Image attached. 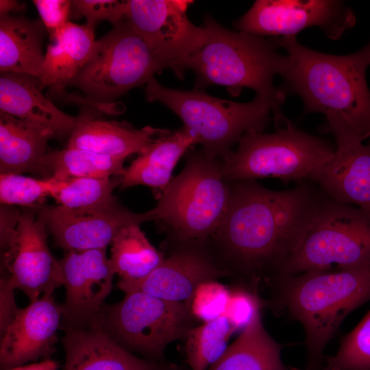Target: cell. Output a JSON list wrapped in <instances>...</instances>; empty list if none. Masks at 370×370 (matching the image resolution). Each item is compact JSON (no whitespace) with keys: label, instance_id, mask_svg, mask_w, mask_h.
I'll return each mask as SVG.
<instances>
[{"label":"cell","instance_id":"1","mask_svg":"<svg viewBox=\"0 0 370 370\" xmlns=\"http://www.w3.org/2000/svg\"><path fill=\"white\" fill-rule=\"evenodd\" d=\"M321 190L305 181L274 190L255 180L232 182L230 203L208 241L230 276L271 283L306 234Z\"/></svg>","mask_w":370,"mask_h":370},{"label":"cell","instance_id":"2","mask_svg":"<svg viewBox=\"0 0 370 370\" xmlns=\"http://www.w3.org/2000/svg\"><path fill=\"white\" fill-rule=\"evenodd\" d=\"M275 38L286 52L280 74L284 90L301 98L305 114L325 116L321 130L334 136L336 150L351 149L370 138V42L354 53L335 56L308 49L296 36Z\"/></svg>","mask_w":370,"mask_h":370},{"label":"cell","instance_id":"3","mask_svg":"<svg viewBox=\"0 0 370 370\" xmlns=\"http://www.w3.org/2000/svg\"><path fill=\"white\" fill-rule=\"evenodd\" d=\"M271 284L273 296L264 305L286 312L305 330L307 358L302 370H323L325 346L344 319L370 300V266L310 271L279 278Z\"/></svg>","mask_w":370,"mask_h":370},{"label":"cell","instance_id":"4","mask_svg":"<svg viewBox=\"0 0 370 370\" xmlns=\"http://www.w3.org/2000/svg\"><path fill=\"white\" fill-rule=\"evenodd\" d=\"M145 99L158 101L173 111L197 138L206 154L226 160L232 146L245 134L262 132L271 114L282 117L281 106L286 92L258 95L247 103L214 97L203 90H182L166 88L154 77L145 85Z\"/></svg>","mask_w":370,"mask_h":370},{"label":"cell","instance_id":"5","mask_svg":"<svg viewBox=\"0 0 370 370\" xmlns=\"http://www.w3.org/2000/svg\"><path fill=\"white\" fill-rule=\"evenodd\" d=\"M204 39L188 60L186 69L196 75L195 88L225 86L234 97L244 88L256 95L274 97L284 92L273 86L285 58L278 52L275 37L267 39L229 30L210 16L204 18Z\"/></svg>","mask_w":370,"mask_h":370},{"label":"cell","instance_id":"6","mask_svg":"<svg viewBox=\"0 0 370 370\" xmlns=\"http://www.w3.org/2000/svg\"><path fill=\"white\" fill-rule=\"evenodd\" d=\"M223 160L201 150L188 153L186 164L162 192L151 221L172 241H208L227 211L232 182L223 176Z\"/></svg>","mask_w":370,"mask_h":370},{"label":"cell","instance_id":"7","mask_svg":"<svg viewBox=\"0 0 370 370\" xmlns=\"http://www.w3.org/2000/svg\"><path fill=\"white\" fill-rule=\"evenodd\" d=\"M367 266H370V211L337 201L321 190L306 234L271 283L310 271Z\"/></svg>","mask_w":370,"mask_h":370},{"label":"cell","instance_id":"8","mask_svg":"<svg viewBox=\"0 0 370 370\" xmlns=\"http://www.w3.org/2000/svg\"><path fill=\"white\" fill-rule=\"evenodd\" d=\"M276 130L244 134L235 151L223 161L230 182L273 177L284 182L310 180L335 150L321 138L295 127L284 116Z\"/></svg>","mask_w":370,"mask_h":370},{"label":"cell","instance_id":"9","mask_svg":"<svg viewBox=\"0 0 370 370\" xmlns=\"http://www.w3.org/2000/svg\"><path fill=\"white\" fill-rule=\"evenodd\" d=\"M171 66L144 37L124 21L95 41L91 56L71 85L99 105L145 85L154 75Z\"/></svg>","mask_w":370,"mask_h":370},{"label":"cell","instance_id":"10","mask_svg":"<svg viewBox=\"0 0 370 370\" xmlns=\"http://www.w3.org/2000/svg\"><path fill=\"white\" fill-rule=\"evenodd\" d=\"M189 306L141 291L126 293L119 302L104 305L95 327L116 343L147 360L164 363L172 342L185 338L195 327Z\"/></svg>","mask_w":370,"mask_h":370},{"label":"cell","instance_id":"11","mask_svg":"<svg viewBox=\"0 0 370 370\" xmlns=\"http://www.w3.org/2000/svg\"><path fill=\"white\" fill-rule=\"evenodd\" d=\"M45 222L33 211L21 212L15 227L0 239L1 270L30 302L63 286L58 260L51 254Z\"/></svg>","mask_w":370,"mask_h":370},{"label":"cell","instance_id":"12","mask_svg":"<svg viewBox=\"0 0 370 370\" xmlns=\"http://www.w3.org/2000/svg\"><path fill=\"white\" fill-rule=\"evenodd\" d=\"M355 23L354 13L341 1L257 0L235 27L239 32L263 38L296 36L315 26L336 40Z\"/></svg>","mask_w":370,"mask_h":370},{"label":"cell","instance_id":"13","mask_svg":"<svg viewBox=\"0 0 370 370\" xmlns=\"http://www.w3.org/2000/svg\"><path fill=\"white\" fill-rule=\"evenodd\" d=\"M189 0L124 1L123 17L168 61L182 77L188 60L202 43L205 32L188 19Z\"/></svg>","mask_w":370,"mask_h":370},{"label":"cell","instance_id":"14","mask_svg":"<svg viewBox=\"0 0 370 370\" xmlns=\"http://www.w3.org/2000/svg\"><path fill=\"white\" fill-rule=\"evenodd\" d=\"M58 262L66 291L61 328L95 327L115 275L106 249L67 251Z\"/></svg>","mask_w":370,"mask_h":370},{"label":"cell","instance_id":"15","mask_svg":"<svg viewBox=\"0 0 370 370\" xmlns=\"http://www.w3.org/2000/svg\"><path fill=\"white\" fill-rule=\"evenodd\" d=\"M38 215L56 245L65 251L106 249L123 227L151 221L149 211L135 213L119 202L90 208L49 206Z\"/></svg>","mask_w":370,"mask_h":370},{"label":"cell","instance_id":"16","mask_svg":"<svg viewBox=\"0 0 370 370\" xmlns=\"http://www.w3.org/2000/svg\"><path fill=\"white\" fill-rule=\"evenodd\" d=\"M164 261L143 280L119 287L125 293L141 291L173 302H189L203 282L230 276L218 262L208 242L172 241Z\"/></svg>","mask_w":370,"mask_h":370},{"label":"cell","instance_id":"17","mask_svg":"<svg viewBox=\"0 0 370 370\" xmlns=\"http://www.w3.org/2000/svg\"><path fill=\"white\" fill-rule=\"evenodd\" d=\"M62 308L44 295L19 310L0 343V369L8 370L40 358L49 359L61 328Z\"/></svg>","mask_w":370,"mask_h":370},{"label":"cell","instance_id":"18","mask_svg":"<svg viewBox=\"0 0 370 370\" xmlns=\"http://www.w3.org/2000/svg\"><path fill=\"white\" fill-rule=\"evenodd\" d=\"M64 330V370H177L172 363L154 362L131 353L99 328Z\"/></svg>","mask_w":370,"mask_h":370},{"label":"cell","instance_id":"19","mask_svg":"<svg viewBox=\"0 0 370 370\" xmlns=\"http://www.w3.org/2000/svg\"><path fill=\"white\" fill-rule=\"evenodd\" d=\"M76 118L66 147L114 157L139 154L167 131L150 126L137 129L124 121L106 120L85 108Z\"/></svg>","mask_w":370,"mask_h":370},{"label":"cell","instance_id":"20","mask_svg":"<svg viewBox=\"0 0 370 370\" xmlns=\"http://www.w3.org/2000/svg\"><path fill=\"white\" fill-rule=\"evenodd\" d=\"M0 112L49 129L56 137L70 135L77 119L42 94L38 78L14 73H1Z\"/></svg>","mask_w":370,"mask_h":370},{"label":"cell","instance_id":"21","mask_svg":"<svg viewBox=\"0 0 370 370\" xmlns=\"http://www.w3.org/2000/svg\"><path fill=\"white\" fill-rule=\"evenodd\" d=\"M311 181L330 198L370 211V141L335 150Z\"/></svg>","mask_w":370,"mask_h":370},{"label":"cell","instance_id":"22","mask_svg":"<svg viewBox=\"0 0 370 370\" xmlns=\"http://www.w3.org/2000/svg\"><path fill=\"white\" fill-rule=\"evenodd\" d=\"M95 28L69 21L51 39L40 79L42 89L48 87L51 95L63 97L88 62L96 40Z\"/></svg>","mask_w":370,"mask_h":370},{"label":"cell","instance_id":"23","mask_svg":"<svg viewBox=\"0 0 370 370\" xmlns=\"http://www.w3.org/2000/svg\"><path fill=\"white\" fill-rule=\"evenodd\" d=\"M54 138L49 129L0 112V173L42 177L47 143Z\"/></svg>","mask_w":370,"mask_h":370},{"label":"cell","instance_id":"24","mask_svg":"<svg viewBox=\"0 0 370 370\" xmlns=\"http://www.w3.org/2000/svg\"><path fill=\"white\" fill-rule=\"evenodd\" d=\"M197 136L184 126L158 136L132 161L121 177L122 188L145 185L165 189L171 181V174L180 158L193 145Z\"/></svg>","mask_w":370,"mask_h":370},{"label":"cell","instance_id":"25","mask_svg":"<svg viewBox=\"0 0 370 370\" xmlns=\"http://www.w3.org/2000/svg\"><path fill=\"white\" fill-rule=\"evenodd\" d=\"M45 31L40 20L12 14L1 16V73L26 74L40 79L45 61Z\"/></svg>","mask_w":370,"mask_h":370},{"label":"cell","instance_id":"26","mask_svg":"<svg viewBox=\"0 0 370 370\" xmlns=\"http://www.w3.org/2000/svg\"><path fill=\"white\" fill-rule=\"evenodd\" d=\"M281 347L267 332L258 310L236 340L208 370H299L283 364Z\"/></svg>","mask_w":370,"mask_h":370},{"label":"cell","instance_id":"27","mask_svg":"<svg viewBox=\"0 0 370 370\" xmlns=\"http://www.w3.org/2000/svg\"><path fill=\"white\" fill-rule=\"evenodd\" d=\"M110 245L111 264L120 277L119 288L143 280L165 258L164 254L155 248L137 224L121 230Z\"/></svg>","mask_w":370,"mask_h":370},{"label":"cell","instance_id":"28","mask_svg":"<svg viewBox=\"0 0 370 370\" xmlns=\"http://www.w3.org/2000/svg\"><path fill=\"white\" fill-rule=\"evenodd\" d=\"M126 158L66 147L49 151L42 164V178L121 177Z\"/></svg>","mask_w":370,"mask_h":370},{"label":"cell","instance_id":"29","mask_svg":"<svg viewBox=\"0 0 370 370\" xmlns=\"http://www.w3.org/2000/svg\"><path fill=\"white\" fill-rule=\"evenodd\" d=\"M234 330L225 316L192 328L185 339L186 362L192 370H208L225 353Z\"/></svg>","mask_w":370,"mask_h":370},{"label":"cell","instance_id":"30","mask_svg":"<svg viewBox=\"0 0 370 370\" xmlns=\"http://www.w3.org/2000/svg\"><path fill=\"white\" fill-rule=\"evenodd\" d=\"M120 180L111 177H77L52 197L58 205L69 208H90L108 206L118 201L112 192Z\"/></svg>","mask_w":370,"mask_h":370},{"label":"cell","instance_id":"31","mask_svg":"<svg viewBox=\"0 0 370 370\" xmlns=\"http://www.w3.org/2000/svg\"><path fill=\"white\" fill-rule=\"evenodd\" d=\"M69 179L33 178L19 174H0L1 205L30 206L53 197L64 188Z\"/></svg>","mask_w":370,"mask_h":370},{"label":"cell","instance_id":"32","mask_svg":"<svg viewBox=\"0 0 370 370\" xmlns=\"http://www.w3.org/2000/svg\"><path fill=\"white\" fill-rule=\"evenodd\" d=\"M323 370H370V311L342 338L337 353L325 357Z\"/></svg>","mask_w":370,"mask_h":370},{"label":"cell","instance_id":"33","mask_svg":"<svg viewBox=\"0 0 370 370\" xmlns=\"http://www.w3.org/2000/svg\"><path fill=\"white\" fill-rule=\"evenodd\" d=\"M230 290L217 280L201 283L189 302L190 312L196 320L203 323L224 316Z\"/></svg>","mask_w":370,"mask_h":370},{"label":"cell","instance_id":"34","mask_svg":"<svg viewBox=\"0 0 370 370\" xmlns=\"http://www.w3.org/2000/svg\"><path fill=\"white\" fill-rule=\"evenodd\" d=\"M262 306L263 301L259 298L256 291L236 286L230 290L224 316L234 332L243 330Z\"/></svg>","mask_w":370,"mask_h":370},{"label":"cell","instance_id":"35","mask_svg":"<svg viewBox=\"0 0 370 370\" xmlns=\"http://www.w3.org/2000/svg\"><path fill=\"white\" fill-rule=\"evenodd\" d=\"M123 5L124 1L74 0L71 1V16L85 17L86 24L92 28L103 21L115 25L123 20Z\"/></svg>","mask_w":370,"mask_h":370},{"label":"cell","instance_id":"36","mask_svg":"<svg viewBox=\"0 0 370 370\" xmlns=\"http://www.w3.org/2000/svg\"><path fill=\"white\" fill-rule=\"evenodd\" d=\"M33 3L51 39L69 21L71 1L34 0Z\"/></svg>","mask_w":370,"mask_h":370},{"label":"cell","instance_id":"37","mask_svg":"<svg viewBox=\"0 0 370 370\" xmlns=\"http://www.w3.org/2000/svg\"><path fill=\"white\" fill-rule=\"evenodd\" d=\"M15 289L8 277L3 274L0 280L1 337L4 335L19 310L15 301Z\"/></svg>","mask_w":370,"mask_h":370},{"label":"cell","instance_id":"38","mask_svg":"<svg viewBox=\"0 0 370 370\" xmlns=\"http://www.w3.org/2000/svg\"><path fill=\"white\" fill-rule=\"evenodd\" d=\"M58 363L51 359L43 360L40 362L24 365L8 370H58Z\"/></svg>","mask_w":370,"mask_h":370},{"label":"cell","instance_id":"39","mask_svg":"<svg viewBox=\"0 0 370 370\" xmlns=\"http://www.w3.org/2000/svg\"><path fill=\"white\" fill-rule=\"evenodd\" d=\"M25 4L16 0L0 1V16L10 15V13L18 12L25 9Z\"/></svg>","mask_w":370,"mask_h":370}]
</instances>
